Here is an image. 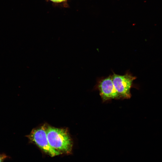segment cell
<instances>
[{
	"instance_id": "3",
	"label": "cell",
	"mask_w": 162,
	"mask_h": 162,
	"mask_svg": "<svg viewBox=\"0 0 162 162\" xmlns=\"http://www.w3.org/2000/svg\"><path fill=\"white\" fill-rule=\"evenodd\" d=\"M111 76L114 87L121 98H130V88L133 81L136 77L128 72L122 75L113 73Z\"/></svg>"
},
{
	"instance_id": "2",
	"label": "cell",
	"mask_w": 162,
	"mask_h": 162,
	"mask_svg": "<svg viewBox=\"0 0 162 162\" xmlns=\"http://www.w3.org/2000/svg\"><path fill=\"white\" fill-rule=\"evenodd\" d=\"M46 127L43 126L33 129L26 136L30 142L35 144L45 153L53 157L61 154L55 150L50 145L47 137Z\"/></svg>"
},
{
	"instance_id": "5",
	"label": "cell",
	"mask_w": 162,
	"mask_h": 162,
	"mask_svg": "<svg viewBox=\"0 0 162 162\" xmlns=\"http://www.w3.org/2000/svg\"><path fill=\"white\" fill-rule=\"evenodd\" d=\"M7 158L5 154H0V162H3L4 160Z\"/></svg>"
},
{
	"instance_id": "1",
	"label": "cell",
	"mask_w": 162,
	"mask_h": 162,
	"mask_svg": "<svg viewBox=\"0 0 162 162\" xmlns=\"http://www.w3.org/2000/svg\"><path fill=\"white\" fill-rule=\"evenodd\" d=\"M46 133L49 143L54 149L61 154L71 152L72 142L66 129L48 126Z\"/></svg>"
},
{
	"instance_id": "6",
	"label": "cell",
	"mask_w": 162,
	"mask_h": 162,
	"mask_svg": "<svg viewBox=\"0 0 162 162\" xmlns=\"http://www.w3.org/2000/svg\"><path fill=\"white\" fill-rule=\"evenodd\" d=\"M51 1L56 3H61L64 2L67 0H50Z\"/></svg>"
},
{
	"instance_id": "4",
	"label": "cell",
	"mask_w": 162,
	"mask_h": 162,
	"mask_svg": "<svg viewBox=\"0 0 162 162\" xmlns=\"http://www.w3.org/2000/svg\"><path fill=\"white\" fill-rule=\"evenodd\" d=\"M96 87L99 91L103 102L112 99L121 98L114 87L111 75L99 79L97 82Z\"/></svg>"
}]
</instances>
